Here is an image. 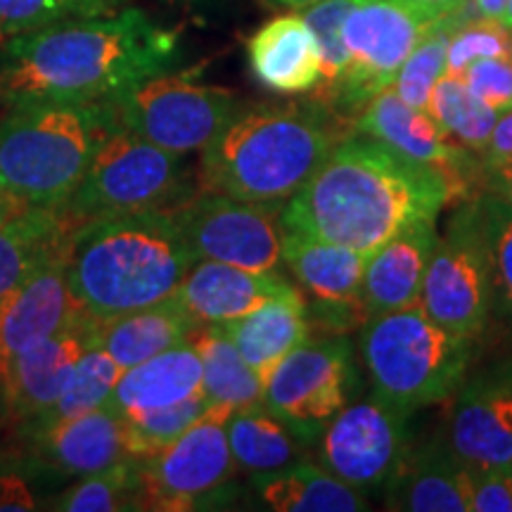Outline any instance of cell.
Masks as SVG:
<instances>
[{
  "label": "cell",
  "instance_id": "cb8c5ba5",
  "mask_svg": "<svg viewBox=\"0 0 512 512\" xmlns=\"http://www.w3.org/2000/svg\"><path fill=\"white\" fill-rule=\"evenodd\" d=\"M72 233L62 211L31 207L0 192V299L67 249Z\"/></svg>",
  "mask_w": 512,
  "mask_h": 512
},
{
  "label": "cell",
  "instance_id": "f546056e",
  "mask_svg": "<svg viewBox=\"0 0 512 512\" xmlns=\"http://www.w3.org/2000/svg\"><path fill=\"white\" fill-rule=\"evenodd\" d=\"M228 444L240 470L275 472L306 460L309 444L275 418L264 403L240 408L228 420Z\"/></svg>",
  "mask_w": 512,
  "mask_h": 512
},
{
  "label": "cell",
  "instance_id": "4fadbf2b",
  "mask_svg": "<svg viewBox=\"0 0 512 512\" xmlns=\"http://www.w3.org/2000/svg\"><path fill=\"white\" fill-rule=\"evenodd\" d=\"M420 306L456 335L477 339L494 313V283L475 204L467 200L432 249Z\"/></svg>",
  "mask_w": 512,
  "mask_h": 512
},
{
  "label": "cell",
  "instance_id": "7402d4cb",
  "mask_svg": "<svg viewBox=\"0 0 512 512\" xmlns=\"http://www.w3.org/2000/svg\"><path fill=\"white\" fill-rule=\"evenodd\" d=\"M470 470L451 451L444 432L408 448L392 482L384 489V508L408 512H470Z\"/></svg>",
  "mask_w": 512,
  "mask_h": 512
},
{
  "label": "cell",
  "instance_id": "7bdbcfd3",
  "mask_svg": "<svg viewBox=\"0 0 512 512\" xmlns=\"http://www.w3.org/2000/svg\"><path fill=\"white\" fill-rule=\"evenodd\" d=\"M467 496H470V512H512L508 472L470 470Z\"/></svg>",
  "mask_w": 512,
  "mask_h": 512
},
{
  "label": "cell",
  "instance_id": "bcb514c9",
  "mask_svg": "<svg viewBox=\"0 0 512 512\" xmlns=\"http://www.w3.org/2000/svg\"><path fill=\"white\" fill-rule=\"evenodd\" d=\"M72 17H107L114 15L126 0H62Z\"/></svg>",
  "mask_w": 512,
  "mask_h": 512
},
{
  "label": "cell",
  "instance_id": "8d00e7d4",
  "mask_svg": "<svg viewBox=\"0 0 512 512\" xmlns=\"http://www.w3.org/2000/svg\"><path fill=\"white\" fill-rule=\"evenodd\" d=\"M207 408V396L200 392L181 403H174V406L133 415H119L121 422H124L128 453L133 458H147L152 453L162 451L166 444L181 437Z\"/></svg>",
  "mask_w": 512,
  "mask_h": 512
},
{
  "label": "cell",
  "instance_id": "f1b7e54d",
  "mask_svg": "<svg viewBox=\"0 0 512 512\" xmlns=\"http://www.w3.org/2000/svg\"><path fill=\"white\" fill-rule=\"evenodd\" d=\"M252 489L275 512H358L368 496L309 460L275 472L252 475Z\"/></svg>",
  "mask_w": 512,
  "mask_h": 512
},
{
  "label": "cell",
  "instance_id": "603a6c76",
  "mask_svg": "<svg viewBox=\"0 0 512 512\" xmlns=\"http://www.w3.org/2000/svg\"><path fill=\"white\" fill-rule=\"evenodd\" d=\"M437 238V221H422L370 254L361 287L368 316L420 304L422 283Z\"/></svg>",
  "mask_w": 512,
  "mask_h": 512
},
{
  "label": "cell",
  "instance_id": "7dc6e473",
  "mask_svg": "<svg viewBox=\"0 0 512 512\" xmlns=\"http://www.w3.org/2000/svg\"><path fill=\"white\" fill-rule=\"evenodd\" d=\"M486 190L496 192V195H501L505 202L512 204V164H505V166H491V169H486Z\"/></svg>",
  "mask_w": 512,
  "mask_h": 512
},
{
  "label": "cell",
  "instance_id": "f5cc1de1",
  "mask_svg": "<svg viewBox=\"0 0 512 512\" xmlns=\"http://www.w3.org/2000/svg\"><path fill=\"white\" fill-rule=\"evenodd\" d=\"M508 484H510V491H512V470L508 472Z\"/></svg>",
  "mask_w": 512,
  "mask_h": 512
},
{
  "label": "cell",
  "instance_id": "83f0119b",
  "mask_svg": "<svg viewBox=\"0 0 512 512\" xmlns=\"http://www.w3.org/2000/svg\"><path fill=\"white\" fill-rule=\"evenodd\" d=\"M197 325L200 323L183 309V304L169 297L147 309L100 320V347L121 370H131L181 344Z\"/></svg>",
  "mask_w": 512,
  "mask_h": 512
},
{
  "label": "cell",
  "instance_id": "e0dca14e",
  "mask_svg": "<svg viewBox=\"0 0 512 512\" xmlns=\"http://www.w3.org/2000/svg\"><path fill=\"white\" fill-rule=\"evenodd\" d=\"M368 259L370 256L356 249L285 228L283 264L302 285L306 297L313 299V304L306 302L311 330L323 328L332 335L361 330L368 320L361 299Z\"/></svg>",
  "mask_w": 512,
  "mask_h": 512
},
{
  "label": "cell",
  "instance_id": "484cf974",
  "mask_svg": "<svg viewBox=\"0 0 512 512\" xmlns=\"http://www.w3.org/2000/svg\"><path fill=\"white\" fill-rule=\"evenodd\" d=\"M219 328L264 384L285 356L313 337L304 292L273 299L247 316L219 323Z\"/></svg>",
  "mask_w": 512,
  "mask_h": 512
},
{
  "label": "cell",
  "instance_id": "1f68e13d",
  "mask_svg": "<svg viewBox=\"0 0 512 512\" xmlns=\"http://www.w3.org/2000/svg\"><path fill=\"white\" fill-rule=\"evenodd\" d=\"M121 375H124V370L100 347L98 337V342L81 356L79 366L74 368L67 387L62 389L55 403H50L46 411L34 415V418L17 422V432L43 430V427H53L57 422L79 418V415L105 408Z\"/></svg>",
  "mask_w": 512,
  "mask_h": 512
},
{
  "label": "cell",
  "instance_id": "5bb4252c",
  "mask_svg": "<svg viewBox=\"0 0 512 512\" xmlns=\"http://www.w3.org/2000/svg\"><path fill=\"white\" fill-rule=\"evenodd\" d=\"M411 415L375 394L351 401L318 437L320 467L366 496L384 491L411 448Z\"/></svg>",
  "mask_w": 512,
  "mask_h": 512
},
{
  "label": "cell",
  "instance_id": "b9f144b4",
  "mask_svg": "<svg viewBox=\"0 0 512 512\" xmlns=\"http://www.w3.org/2000/svg\"><path fill=\"white\" fill-rule=\"evenodd\" d=\"M34 486L36 484L12 458V453L0 456V512H29L41 508V498Z\"/></svg>",
  "mask_w": 512,
  "mask_h": 512
},
{
  "label": "cell",
  "instance_id": "816d5d0a",
  "mask_svg": "<svg viewBox=\"0 0 512 512\" xmlns=\"http://www.w3.org/2000/svg\"><path fill=\"white\" fill-rule=\"evenodd\" d=\"M501 24H503L505 29L512 31V0H505V10H503Z\"/></svg>",
  "mask_w": 512,
  "mask_h": 512
},
{
  "label": "cell",
  "instance_id": "6da1fadb",
  "mask_svg": "<svg viewBox=\"0 0 512 512\" xmlns=\"http://www.w3.org/2000/svg\"><path fill=\"white\" fill-rule=\"evenodd\" d=\"M446 204L432 169L356 131L287 200L283 226L370 256L415 223L437 221Z\"/></svg>",
  "mask_w": 512,
  "mask_h": 512
},
{
  "label": "cell",
  "instance_id": "e575fe53",
  "mask_svg": "<svg viewBox=\"0 0 512 512\" xmlns=\"http://www.w3.org/2000/svg\"><path fill=\"white\" fill-rule=\"evenodd\" d=\"M472 204L489 252L494 311L512 323V204L491 190L472 197Z\"/></svg>",
  "mask_w": 512,
  "mask_h": 512
},
{
  "label": "cell",
  "instance_id": "f907efd6",
  "mask_svg": "<svg viewBox=\"0 0 512 512\" xmlns=\"http://www.w3.org/2000/svg\"><path fill=\"white\" fill-rule=\"evenodd\" d=\"M273 3L287 5V8H294V10H304V8H309V5L318 3V0H273Z\"/></svg>",
  "mask_w": 512,
  "mask_h": 512
},
{
  "label": "cell",
  "instance_id": "836d02e7",
  "mask_svg": "<svg viewBox=\"0 0 512 512\" xmlns=\"http://www.w3.org/2000/svg\"><path fill=\"white\" fill-rule=\"evenodd\" d=\"M427 112L446 128V133L467 150L484 155L491 131L501 114L486 107L470 93L463 76L444 74L430 95Z\"/></svg>",
  "mask_w": 512,
  "mask_h": 512
},
{
  "label": "cell",
  "instance_id": "74e56055",
  "mask_svg": "<svg viewBox=\"0 0 512 512\" xmlns=\"http://www.w3.org/2000/svg\"><path fill=\"white\" fill-rule=\"evenodd\" d=\"M453 19H444V22L434 24V27L422 36L418 46L413 48L408 60L403 62L399 74H396L394 91L411 107L427 110L434 86H437L441 76L446 74V55L448 41H451L453 34Z\"/></svg>",
  "mask_w": 512,
  "mask_h": 512
},
{
  "label": "cell",
  "instance_id": "8fae6325",
  "mask_svg": "<svg viewBox=\"0 0 512 512\" xmlns=\"http://www.w3.org/2000/svg\"><path fill=\"white\" fill-rule=\"evenodd\" d=\"M283 207L235 200L204 190L169 211L197 261L280 273L283 268Z\"/></svg>",
  "mask_w": 512,
  "mask_h": 512
},
{
  "label": "cell",
  "instance_id": "3957f363",
  "mask_svg": "<svg viewBox=\"0 0 512 512\" xmlns=\"http://www.w3.org/2000/svg\"><path fill=\"white\" fill-rule=\"evenodd\" d=\"M195 261L169 211L88 221L69 240V294L76 311L110 320L174 297Z\"/></svg>",
  "mask_w": 512,
  "mask_h": 512
},
{
  "label": "cell",
  "instance_id": "681fc988",
  "mask_svg": "<svg viewBox=\"0 0 512 512\" xmlns=\"http://www.w3.org/2000/svg\"><path fill=\"white\" fill-rule=\"evenodd\" d=\"M5 422H10V401L8 392H5V387L0 384V427H3Z\"/></svg>",
  "mask_w": 512,
  "mask_h": 512
},
{
  "label": "cell",
  "instance_id": "f35d334b",
  "mask_svg": "<svg viewBox=\"0 0 512 512\" xmlns=\"http://www.w3.org/2000/svg\"><path fill=\"white\" fill-rule=\"evenodd\" d=\"M508 55H512V31L505 29L498 19L479 17L477 22L453 29L448 41L446 74L460 76L472 62Z\"/></svg>",
  "mask_w": 512,
  "mask_h": 512
},
{
  "label": "cell",
  "instance_id": "7a4b0ae2",
  "mask_svg": "<svg viewBox=\"0 0 512 512\" xmlns=\"http://www.w3.org/2000/svg\"><path fill=\"white\" fill-rule=\"evenodd\" d=\"M178 36L143 10L76 17L10 38L0 50V102L105 100L121 88L169 72Z\"/></svg>",
  "mask_w": 512,
  "mask_h": 512
},
{
  "label": "cell",
  "instance_id": "c3c4849f",
  "mask_svg": "<svg viewBox=\"0 0 512 512\" xmlns=\"http://www.w3.org/2000/svg\"><path fill=\"white\" fill-rule=\"evenodd\" d=\"M475 8L479 12V17L498 19V22H501L503 10H505V0H475Z\"/></svg>",
  "mask_w": 512,
  "mask_h": 512
},
{
  "label": "cell",
  "instance_id": "ba28073f",
  "mask_svg": "<svg viewBox=\"0 0 512 512\" xmlns=\"http://www.w3.org/2000/svg\"><path fill=\"white\" fill-rule=\"evenodd\" d=\"M105 102L121 128L178 155L204 150L242 107L226 88L169 72L121 88Z\"/></svg>",
  "mask_w": 512,
  "mask_h": 512
},
{
  "label": "cell",
  "instance_id": "277c9868",
  "mask_svg": "<svg viewBox=\"0 0 512 512\" xmlns=\"http://www.w3.org/2000/svg\"><path fill=\"white\" fill-rule=\"evenodd\" d=\"M344 119L323 102L240 107L202 150L204 190L287 204L344 138Z\"/></svg>",
  "mask_w": 512,
  "mask_h": 512
},
{
  "label": "cell",
  "instance_id": "d4e9b609",
  "mask_svg": "<svg viewBox=\"0 0 512 512\" xmlns=\"http://www.w3.org/2000/svg\"><path fill=\"white\" fill-rule=\"evenodd\" d=\"M249 67L261 86L275 93H309L320 81V53L302 15H280L247 41Z\"/></svg>",
  "mask_w": 512,
  "mask_h": 512
},
{
  "label": "cell",
  "instance_id": "5b68a950",
  "mask_svg": "<svg viewBox=\"0 0 512 512\" xmlns=\"http://www.w3.org/2000/svg\"><path fill=\"white\" fill-rule=\"evenodd\" d=\"M117 126L105 100H31L0 117V192L64 211L102 138Z\"/></svg>",
  "mask_w": 512,
  "mask_h": 512
},
{
  "label": "cell",
  "instance_id": "9c48e42d",
  "mask_svg": "<svg viewBox=\"0 0 512 512\" xmlns=\"http://www.w3.org/2000/svg\"><path fill=\"white\" fill-rule=\"evenodd\" d=\"M235 408L211 403L200 418L140 460L145 510L188 512L221 508L233 498L235 458L228 444V420Z\"/></svg>",
  "mask_w": 512,
  "mask_h": 512
},
{
  "label": "cell",
  "instance_id": "52a82bcc",
  "mask_svg": "<svg viewBox=\"0 0 512 512\" xmlns=\"http://www.w3.org/2000/svg\"><path fill=\"white\" fill-rule=\"evenodd\" d=\"M192 195L190 169L183 155L164 150L117 124L102 138L86 176L62 214L76 228L112 216L171 211Z\"/></svg>",
  "mask_w": 512,
  "mask_h": 512
},
{
  "label": "cell",
  "instance_id": "ab89813d",
  "mask_svg": "<svg viewBox=\"0 0 512 512\" xmlns=\"http://www.w3.org/2000/svg\"><path fill=\"white\" fill-rule=\"evenodd\" d=\"M470 93L498 114L512 110V55L484 57L472 62L463 74Z\"/></svg>",
  "mask_w": 512,
  "mask_h": 512
},
{
  "label": "cell",
  "instance_id": "d590c367",
  "mask_svg": "<svg viewBox=\"0 0 512 512\" xmlns=\"http://www.w3.org/2000/svg\"><path fill=\"white\" fill-rule=\"evenodd\" d=\"M356 0H318L302 10L304 22L309 24L318 43L320 53V81L316 86V98L325 107L335 105L344 72H347V48H344L342 24ZM335 112V110H332Z\"/></svg>",
  "mask_w": 512,
  "mask_h": 512
},
{
  "label": "cell",
  "instance_id": "60d3db41",
  "mask_svg": "<svg viewBox=\"0 0 512 512\" xmlns=\"http://www.w3.org/2000/svg\"><path fill=\"white\" fill-rule=\"evenodd\" d=\"M72 17L62 0H0V46Z\"/></svg>",
  "mask_w": 512,
  "mask_h": 512
},
{
  "label": "cell",
  "instance_id": "ffe728a7",
  "mask_svg": "<svg viewBox=\"0 0 512 512\" xmlns=\"http://www.w3.org/2000/svg\"><path fill=\"white\" fill-rule=\"evenodd\" d=\"M67 249L0 299V384L19 354L60 330L76 313L67 285Z\"/></svg>",
  "mask_w": 512,
  "mask_h": 512
},
{
  "label": "cell",
  "instance_id": "8992f818",
  "mask_svg": "<svg viewBox=\"0 0 512 512\" xmlns=\"http://www.w3.org/2000/svg\"><path fill=\"white\" fill-rule=\"evenodd\" d=\"M361 351L370 389L406 413L451 399L463 384L475 339L446 330L420 304L368 316Z\"/></svg>",
  "mask_w": 512,
  "mask_h": 512
},
{
  "label": "cell",
  "instance_id": "d6986e66",
  "mask_svg": "<svg viewBox=\"0 0 512 512\" xmlns=\"http://www.w3.org/2000/svg\"><path fill=\"white\" fill-rule=\"evenodd\" d=\"M100 320L76 311L60 330L19 354L5 377L10 420L24 422L43 413L67 387L81 356L98 342Z\"/></svg>",
  "mask_w": 512,
  "mask_h": 512
},
{
  "label": "cell",
  "instance_id": "2e32d148",
  "mask_svg": "<svg viewBox=\"0 0 512 512\" xmlns=\"http://www.w3.org/2000/svg\"><path fill=\"white\" fill-rule=\"evenodd\" d=\"M12 458L41 489L105 470L119 460L133 458L128 453L124 422L112 408L57 422L43 430L17 432V448Z\"/></svg>",
  "mask_w": 512,
  "mask_h": 512
},
{
  "label": "cell",
  "instance_id": "f6af8a7d",
  "mask_svg": "<svg viewBox=\"0 0 512 512\" xmlns=\"http://www.w3.org/2000/svg\"><path fill=\"white\" fill-rule=\"evenodd\" d=\"M413 10H418L422 17L430 22H444V19H453L467 8L470 0H406Z\"/></svg>",
  "mask_w": 512,
  "mask_h": 512
},
{
  "label": "cell",
  "instance_id": "ac0fdd59",
  "mask_svg": "<svg viewBox=\"0 0 512 512\" xmlns=\"http://www.w3.org/2000/svg\"><path fill=\"white\" fill-rule=\"evenodd\" d=\"M444 437L467 470H512V358L465 375Z\"/></svg>",
  "mask_w": 512,
  "mask_h": 512
},
{
  "label": "cell",
  "instance_id": "7c38bea8",
  "mask_svg": "<svg viewBox=\"0 0 512 512\" xmlns=\"http://www.w3.org/2000/svg\"><path fill=\"white\" fill-rule=\"evenodd\" d=\"M432 27L406 0H356L342 24L349 62L332 110L356 119L375 95L394 86L403 62Z\"/></svg>",
  "mask_w": 512,
  "mask_h": 512
},
{
  "label": "cell",
  "instance_id": "30bf717a",
  "mask_svg": "<svg viewBox=\"0 0 512 512\" xmlns=\"http://www.w3.org/2000/svg\"><path fill=\"white\" fill-rule=\"evenodd\" d=\"M358 377L354 344L332 335L299 344L278 363L264 384L261 403L306 444L318 441L330 420L356 401Z\"/></svg>",
  "mask_w": 512,
  "mask_h": 512
},
{
  "label": "cell",
  "instance_id": "44dd1931",
  "mask_svg": "<svg viewBox=\"0 0 512 512\" xmlns=\"http://www.w3.org/2000/svg\"><path fill=\"white\" fill-rule=\"evenodd\" d=\"M294 294L302 290L283 278V273H254L204 259L190 268L174 297L197 323L219 325Z\"/></svg>",
  "mask_w": 512,
  "mask_h": 512
},
{
  "label": "cell",
  "instance_id": "4316f807",
  "mask_svg": "<svg viewBox=\"0 0 512 512\" xmlns=\"http://www.w3.org/2000/svg\"><path fill=\"white\" fill-rule=\"evenodd\" d=\"M202 392V361L190 339L124 370L107 401L117 415L155 411L181 403Z\"/></svg>",
  "mask_w": 512,
  "mask_h": 512
},
{
  "label": "cell",
  "instance_id": "d6a6232c",
  "mask_svg": "<svg viewBox=\"0 0 512 512\" xmlns=\"http://www.w3.org/2000/svg\"><path fill=\"white\" fill-rule=\"evenodd\" d=\"M57 512H121L145 510L143 472L138 458L119 460L105 470L76 479L62 494L48 498Z\"/></svg>",
  "mask_w": 512,
  "mask_h": 512
},
{
  "label": "cell",
  "instance_id": "4dcf8cb0",
  "mask_svg": "<svg viewBox=\"0 0 512 512\" xmlns=\"http://www.w3.org/2000/svg\"><path fill=\"white\" fill-rule=\"evenodd\" d=\"M188 339L202 361V394L211 403L240 408L261 403L264 382L240 356L235 344L223 335L219 325L200 323Z\"/></svg>",
  "mask_w": 512,
  "mask_h": 512
},
{
  "label": "cell",
  "instance_id": "9a60e30c",
  "mask_svg": "<svg viewBox=\"0 0 512 512\" xmlns=\"http://www.w3.org/2000/svg\"><path fill=\"white\" fill-rule=\"evenodd\" d=\"M354 126L411 162L432 169L446 183L448 202L472 200L479 195L475 185L486 181L484 162H477L472 150L448 136L430 112L403 102L394 86L375 95L356 114Z\"/></svg>",
  "mask_w": 512,
  "mask_h": 512
},
{
  "label": "cell",
  "instance_id": "ee69618b",
  "mask_svg": "<svg viewBox=\"0 0 512 512\" xmlns=\"http://www.w3.org/2000/svg\"><path fill=\"white\" fill-rule=\"evenodd\" d=\"M482 162L484 169L512 164V110L503 112L501 117H498L494 131H491L489 143H486Z\"/></svg>",
  "mask_w": 512,
  "mask_h": 512
}]
</instances>
